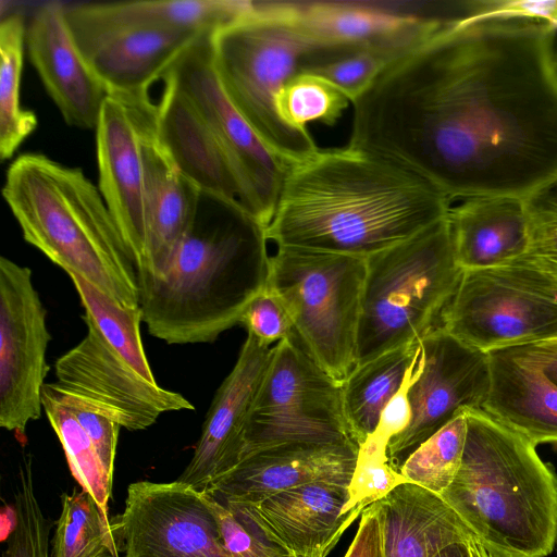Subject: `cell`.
I'll list each match as a JSON object with an SVG mask.
<instances>
[{
  "label": "cell",
  "instance_id": "19",
  "mask_svg": "<svg viewBox=\"0 0 557 557\" xmlns=\"http://www.w3.org/2000/svg\"><path fill=\"white\" fill-rule=\"evenodd\" d=\"M348 486L314 482L252 505L225 504L236 508L265 540L289 556L326 557L362 513L348 510Z\"/></svg>",
  "mask_w": 557,
  "mask_h": 557
},
{
  "label": "cell",
  "instance_id": "29",
  "mask_svg": "<svg viewBox=\"0 0 557 557\" xmlns=\"http://www.w3.org/2000/svg\"><path fill=\"white\" fill-rule=\"evenodd\" d=\"M419 350L420 343L387 351L357 366L343 382L344 414L359 447L375 433L384 408L410 377Z\"/></svg>",
  "mask_w": 557,
  "mask_h": 557
},
{
  "label": "cell",
  "instance_id": "18",
  "mask_svg": "<svg viewBox=\"0 0 557 557\" xmlns=\"http://www.w3.org/2000/svg\"><path fill=\"white\" fill-rule=\"evenodd\" d=\"M272 352L273 347L247 335L235 366L213 397L178 482L206 494L240 463L249 414Z\"/></svg>",
  "mask_w": 557,
  "mask_h": 557
},
{
  "label": "cell",
  "instance_id": "32",
  "mask_svg": "<svg viewBox=\"0 0 557 557\" xmlns=\"http://www.w3.org/2000/svg\"><path fill=\"white\" fill-rule=\"evenodd\" d=\"M50 557H115L120 540L112 521L86 491L74 488L61 496Z\"/></svg>",
  "mask_w": 557,
  "mask_h": 557
},
{
  "label": "cell",
  "instance_id": "33",
  "mask_svg": "<svg viewBox=\"0 0 557 557\" xmlns=\"http://www.w3.org/2000/svg\"><path fill=\"white\" fill-rule=\"evenodd\" d=\"M466 437L467 418L462 408L407 457L400 474L407 482L441 496L459 470Z\"/></svg>",
  "mask_w": 557,
  "mask_h": 557
},
{
  "label": "cell",
  "instance_id": "15",
  "mask_svg": "<svg viewBox=\"0 0 557 557\" xmlns=\"http://www.w3.org/2000/svg\"><path fill=\"white\" fill-rule=\"evenodd\" d=\"M157 123L149 92H110L96 127L98 188L128 247L137 272L146 251L144 147Z\"/></svg>",
  "mask_w": 557,
  "mask_h": 557
},
{
  "label": "cell",
  "instance_id": "24",
  "mask_svg": "<svg viewBox=\"0 0 557 557\" xmlns=\"http://www.w3.org/2000/svg\"><path fill=\"white\" fill-rule=\"evenodd\" d=\"M157 103V134L176 168L200 189L242 201L236 170L214 132L165 75ZM242 205V203H240Z\"/></svg>",
  "mask_w": 557,
  "mask_h": 557
},
{
  "label": "cell",
  "instance_id": "41",
  "mask_svg": "<svg viewBox=\"0 0 557 557\" xmlns=\"http://www.w3.org/2000/svg\"><path fill=\"white\" fill-rule=\"evenodd\" d=\"M209 498L214 509L222 542L231 557H292L265 540L236 508L210 496Z\"/></svg>",
  "mask_w": 557,
  "mask_h": 557
},
{
  "label": "cell",
  "instance_id": "4",
  "mask_svg": "<svg viewBox=\"0 0 557 557\" xmlns=\"http://www.w3.org/2000/svg\"><path fill=\"white\" fill-rule=\"evenodd\" d=\"M459 470L441 497L500 557H546L557 542V474L524 436L482 408H463Z\"/></svg>",
  "mask_w": 557,
  "mask_h": 557
},
{
  "label": "cell",
  "instance_id": "30",
  "mask_svg": "<svg viewBox=\"0 0 557 557\" xmlns=\"http://www.w3.org/2000/svg\"><path fill=\"white\" fill-rule=\"evenodd\" d=\"M26 23L21 13L0 23V157L11 158L36 129L37 116L21 107L20 87L26 45Z\"/></svg>",
  "mask_w": 557,
  "mask_h": 557
},
{
  "label": "cell",
  "instance_id": "1",
  "mask_svg": "<svg viewBox=\"0 0 557 557\" xmlns=\"http://www.w3.org/2000/svg\"><path fill=\"white\" fill-rule=\"evenodd\" d=\"M550 24L450 25L391 62L352 103L348 145L387 158L451 201L529 199L557 183Z\"/></svg>",
  "mask_w": 557,
  "mask_h": 557
},
{
  "label": "cell",
  "instance_id": "36",
  "mask_svg": "<svg viewBox=\"0 0 557 557\" xmlns=\"http://www.w3.org/2000/svg\"><path fill=\"white\" fill-rule=\"evenodd\" d=\"M395 59L389 52L373 48L325 49L309 57L300 72L322 76L352 102Z\"/></svg>",
  "mask_w": 557,
  "mask_h": 557
},
{
  "label": "cell",
  "instance_id": "35",
  "mask_svg": "<svg viewBox=\"0 0 557 557\" xmlns=\"http://www.w3.org/2000/svg\"><path fill=\"white\" fill-rule=\"evenodd\" d=\"M349 98L320 75L299 72L280 90L275 109L278 117L289 127L309 131L311 122L333 126L348 108Z\"/></svg>",
  "mask_w": 557,
  "mask_h": 557
},
{
  "label": "cell",
  "instance_id": "26",
  "mask_svg": "<svg viewBox=\"0 0 557 557\" xmlns=\"http://www.w3.org/2000/svg\"><path fill=\"white\" fill-rule=\"evenodd\" d=\"M146 163V251L138 284L160 274L187 231L197 209L200 188L175 165L157 134H148Z\"/></svg>",
  "mask_w": 557,
  "mask_h": 557
},
{
  "label": "cell",
  "instance_id": "22",
  "mask_svg": "<svg viewBox=\"0 0 557 557\" xmlns=\"http://www.w3.org/2000/svg\"><path fill=\"white\" fill-rule=\"evenodd\" d=\"M96 75L110 92L144 94L163 78L178 57L201 37L193 30L119 28L72 34Z\"/></svg>",
  "mask_w": 557,
  "mask_h": 557
},
{
  "label": "cell",
  "instance_id": "7",
  "mask_svg": "<svg viewBox=\"0 0 557 557\" xmlns=\"http://www.w3.org/2000/svg\"><path fill=\"white\" fill-rule=\"evenodd\" d=\"M366 265L357 366L418 344L438 327L463 273L447 216L366 258Z\"/></svg>",
  "mask_w": 557,
  "mask_h": 557
},
{
  "label": "cell",
  "instance_id": "43",
  "mask_svg": "<svg viewBox=\"0 0 557 557\" xmlns=\"http://www.w3.org/2000/svg\"><path fill=\"white\" fill-rule=\"evenodd\" d=\"M344 557H386L383 513L379 503L367 507Z\"/></svg>",
  "mask_w": 557,
  "mask_h": 557
},
{
  "label": "cell",
  "instance_id": "3",
  "mask_svg": "<svg viewBox=\"0 0 557 557\" xmlns=\"http://www.w3.org/2000/svg\"><path fill=\"white\" fill-rule=\"evenodd\" d=\"M265 227L237 200L200 189L195 215L163 271L141 283L148 332L166 344L213 343L265 289Z\"/></svg>",
  "mask_w": 557,
  "mask_h": 557
},
{
  "label": "cell",
  "instance_id": "45",
  "mask_svg": "<svg viewBox=\"0 0 557 557\" xmlns=\"http://www.w3.org/2000/svg\"><path fill=\"white\" fill-rule=\"evenodd\" d=\"M491 16H522L544 20L557 25V0H494Z\"/></svg>",
  "mask_w": 557,
  "mask_h": 557
},
{
  "label": "cell",
  "instance_id": "49",
  "mask_svg": "<svg viewBox=\"0 0 557 557\" xmlns=\"http://www.w3.org/2000/svg\"><path fill=\"white\" fill-rule=\"evenodd\" d=\"M547 47L553 65H557V25L549 26Z\"/></svg>",
  "mask_w": 557,
  "mask_h": 557
},
{
  "label": "cell",
  "instance_id": "39",
  "mask_svg": "<svg viewBox=\"0 0 557 557\" xmlns=\"http://www.w3.org/2000/svg\"><path fill=\"white\" fill-rule=\"evenodd\" d=\"M530 244L512 261L542 274L557 286V185L527 199Z\"/></svg>",
  "mask_w": 557,
  "mask_h": 557
},
{
  "label": "cell",
  "instance_id": "25",
  "mask_svg": "<svg viewBox=\"0 0 557 557\" xmlns=\"http://www.w3.org/2000/svg\"><path fill=\"white\" fill-rule=\"evenodd\" d=\"M460 268L480 270L522 257L530 244L527 199L476 196L450 206L447 214Z\"/></svg>",
  "mask_w": 557,
  "mask_h": 557
},
{
  "label": "cell",
  "instance_id": "38",
  "mask_svg": "<svg viewBox=\"0 0 557 557\" xmlns=\"http://www.w3.org/2000/svg\"><path fill=\"white\" fill-rule=\"evenodd\" d=\"M387 443L370 436L358 451L355 470L348 485V510L362 512L407 481L393 468L387 456Z\"/></svg>",
  "mask_w": 557,
  "mask_h": 557
},
{
  "label": "cell",
  "instance_id": "21",
  "mask_svg": "<svg viewBox=\"0 0 557 557\" xmlns=\"http://www.w3.org/2000/svg\"><path fill=\"white\" fill-rule=\"evenodd\" d=\"M358 451L354 443H293L270 447L247 456L206 494L224 503L252 505L307 483L348 486Z\"/></svg>",
  "mask_w": 557,
  "mask_h": 557
},
{
  "label": "cell",
  "instance_id": "20",
  "mask_svg": "<svg viewBox=\"0 0 557 557\" xmlns=\"http://www.w3.org/2000/svg\"><path fill=\"white\" fill-rule=\"evenodd\" d=\"M26 47L44 87L67 125L96 129L110 91L78 49L65 4L47 2L26 25Z\"/></svg>",
  "mask_w": 557,
  "mask_h": 557
},
{
  "label": "cell",
  "instance_id": "42",
  "mask_svg": "<svg viewBox=\"0 0 557 557\" xmlns=\"http://www.w3.org/2000/svg\"><path fill=\"white\" fill-rule=\"evenodd\" d=\"M238 323L265 346L296 335L284 305L268 287L248 304Z\"/></svg>",
  "mask_w": 557,
  "mask_h": 557
},
{
  "label": "cell",
  "instance_id": "40",
  "mask_svg": "<svg viewBox=\"0 0 557 557\" xmlns=\"http://www.w3.org/2000/svg\"><path fill=\"white\" fill-rule=\"evenodd\" d=\"M42 395L67 408L75 416L91 440L107 474L113 480L115 451L121 425L109 416L91 408L77 397L65 393L54 382L45 383Z\"/></svg>",
  "mask_w": 557,
  "mask_h": 557
},
{
  "label": "cell",
  "instance_id": "11",
  "mask_svg": "<svg viewBox=\"0 0 557 557\" xmlns=\"http://www.w3.org/2000/svg\"><path fill=\"white\" fill-rule=\"evenodd\" d=\"M322 50L373 48L396 59L440 30L471 18L474 1H282Z\"/></svg>",
  "mask_w": 557,
  "mask_h": 557
},
{
  "label": "cell",
  "instance_id": "34",
  "mask_svg": "<svg viewBox=\"0 0 557 557\" xmlns=\"http://www.w3.org/2000/svg\"><path fill=\"white\" fill-rule=\"evenodd\" d=\"M42 409L55 432L70 470L82 490L108 511L113 480L107 474L99 455L75 416L65 407L41 395Z\"/></svg>",
  "mask_w": 557,
  "mask_h": 557
},
{
  "label": "cell",
  "instance_id": "51",
  "mask_svg": "<svg viewBox=\"0 0 557 557\" xmlns=\"http://www.w3.org/2000/svg\"><path fill=\"white\" fill-rule=\"evenodd\" d=\"M556 185H557V183H556Z\"/></svg>",
  "mask_w": 557,
  "mask_h": 557
},
{
  "label": "cell",
  "instance_id": "23",
  "mask_svg": "<svg viewBox=\"0 0 557 557\" xmlns=\"http://www.w3.org/2000/svg\"><path fill=\"white\" fill-rule=\"evenodd\" d=\"M482 409L533 445L557 443V384L524 346L488 352Z\"/></svg>",
  "mask_w": 557,
  "mask_h": 557
},
{
  "label": "cell",
  "instance_id": "14",
  "mask_svg": "<svg viewBox=\"0 0 557 557\" xmlns=\"http://www.w3.org/2000/svg\"><path fill=\"white\" fill-rule=\"evenodd\" d=\"M51 335L32 270L0 257V426L24 436L42 413Z\"/></svg>",
  "mask_w": 557,
  "mask_h": 557
},
{
  "label": "cell",
  "instance_id": "2",
  "mask_svg": "<svg viewBox=\"0 0 557 557\" xmlns=\"http://www.w3.org/2000/svg\"><path fill=\"white\" fill-rule=\"evenodd\" d=\"M451 200L380 154L318 149L287 169L267 226L277 247L368 258L447 216Z\"/></svg>",
  "mask_w": 557,
  "mask_h": 557
},
{
  "label": "cell",
  "instance_id": "12",
  "mask_svg": "<svg viewBox=\"0 0 557 557\" xmlns=\"http://www.w3.org/2000/svg\"><path fill=\"white\" fill-rule=\"evenodd\" d=\"M212 34L186 49L165 75L188 97L214 132L236 170L243 193L242 206L267 228L288 165L261 140L228 99L213 66Z\"/></svg>",
  "mask_w": 557,
  "mask_h": 557
},
{
  "label": "cell",
  "instance_id": "13",
  "mask_svg": "<svg viewBox=\"0 0 557 557\" xmlns=\"http://www.w3.org/2000/svg\"><path fill=\"white\" fill-rule=\"evenodd\" d=\"M490 381L487 354L463 344L441 326L429 333L420 342L407 385L410 421L388 442L393 468L399 471L407 457L462 408H482Z\"/></svg>",
  "mask_w": 557,
  "mask_h": 557
},
{
  "label": "cell",
  "instance_id": "48",
  "mask_svg": "<svg viewBox=\"0 0 557 557\" xmlns=\"http://www.w3.org/2000/svg\"><path fill=\"white\" fill-rule=\"evenodd\" d=\"M467 542L453 544L443 549L436 557H470Z\"/></svg>",
  "mask_w": 557,
  "mask_h": 557
},
{
  "label": "cell",
  "instance_id": "28",
  "mask_svg": "<svg viewBox=\"0 0 557 557\" xmlns=\"http://www.w3.org/2000/svg\"><path fill=\"white\" fill-rule=\"evenodd\" d=\"M379 505L386 557H436L472 532L437 494L413 483L396 486Z\"/></svg>",
  "mask_w": 557,
  "mask_h": 557
},
{
  "label": "cell",
  "instance_id": "27",
  "mask_svg": "<svg viewBox=\"0 0 557 557\" xmlns=\"http://www.w3.org/2000/svg\"><path fill=\"white\" fill-rule=\"evenodd\" d=\"M246 0L121 1L65 4L72 34L163 28L212 34L251 11Z\"/></svg>",
  "mask_w": 557,
  "mask_h": 557
},
{
  "label": "cell",
  "instance_id": "37",
  "mask_svg": "<svg viewBox=\"0 0 557 557\" xmlns=\"http://www.w3.org/2000/svg\"><path fill=\"white\" fill-rule=\"evenodd\" d=\"M14 495V521L2 557H50L52 528L38 503L30 462L21 466Z\"/></svg>",
  "mask_w": 557,
  "mask_h": 557
},
{
  "label": "cell",
  "instance_id": "10",
  "mask_svg": "<svg viewBox=\"0 0 557 557\" xmlns=\"http://www.w3.org/2000/svg\"><path fill=\"white\" fill-rule=\"evenodd\" d=\"M293 443L356 444L344 414L342 384L296 335L273 347L249 414L243 459Z\"/></svg>",
  "mask_w": 557,
  "mask_h": 557
},
{
  "label": "cell",
  "instance_id": "9",
  "mask_svg": "<svg viewBox=\"0 0 557 557\" xmlns=\"http://www.w3.org/2000/svg\"><path fill=\"white\" fill-rule=\"evenodd\" d=\"M440 326L485 354L557 338V286L520 263L466 270Z\"/></svg>",
  "mask_w": 557,
  "mask_h": 557
},
{
  "label": "cell",
  "instance_id": "5",
  "mask_svg": "<svg viewBox=\"0 0 557 557\" xmlns=\"http://www.w3.org/2000/svg\"><path fill=\"white\" fill-rule=\"evenodd\" d=\"M2 196L25 242L126 307H139L137 269L98 188L79 168L20 154Z\"/></svg>",
  "mask_w": 557,
  "mask_h": 557
},
{
  "label": "cell",
  "instance_id": "50",
  "mask_svg": "<svg viewBox=\"0 0 557 557\" xmlns=\"http://www.w3.org/2000/svg\"><path fill=\"white\" fill-rule=\"evenodd\" d=\"M554 66V72H555V75H556V78H557V65H553Z\"/></svg>",
  "mask_w": 557,
  "mask_h": 557
},
{
  "label": "cell",
  "instance_id": "8",
  "mask_svg": "<svg viewBox=\"0 0 557 557\" xmlns=\"http://www.w3.org/2000/svg\"><path fill=\"white\" fill-rule=\"evenodd\" d=\"M366 259L277 247L267 287L284 305L309 355L339 384L357 367Z\"/></svg>",
  "mask_w": 557,
  "mask_h": 557
},
{
  "label": "cell",
  "instance_id": "6",
  "mask_svg": "<svg viewBox=\"0 0 557 557\" xmlns=\"http://www.w3.org/2000/svg\"><path fill=\"white\" fill-rule=\"evenodd\" d=\"M212 62L228 99L261 140L287 165L319 148L309 131L286 125L275 100L306 60L322 50L290 17L282 1L253 8L210 37Z\"/></svg>",
  "mask_w": 557,
  "mask_h": 557
},
{
  "label": "cell",
  "instance_id": "46",
  "mask_svg": "<svg viewBox=\"0 0 557 557\" xmlns=\"http://www.w3.org/2000/svg\"><path fill=\"white\" fill-rule=\"evenodd\" d=\"M525 347L542 366L546 375L557 384V338Z\"/></svg>",
  "mask_w": 557,
  "mask_h": 557
},
{
  "label": "cell",
  "instance_id": "31",
  "mask_svg": "<svg viewBox=\"0 0 557 557\" xmlns=\"http://www.w3.org/2000/svg\"><path fill=\"white\" fill-rule=\"evenodd\" d=\"M67 275L79 296L85 323L94 326L116 355L139 375L157 383L143 347L140 307H126L81 275L74 272Z\"/></svg>",
  "mask_w": 557,
  "mask_h": 557
},
{
  "label": "cell",
  "instance_id": "16",
  "mask_svg": "<svg viewBox=\"0 0 557 557\" xmlns=\"http://www.w3.org/2000/svg\"><path fill=\"white\" fill-rule=\"evenodd\" d=\"M115 521L125 557H231L209 496L177 480L129 484Z\"/></svg>",
  "mask_w": 557,
  "mask_h": 557
},
{
  "label": "cell",
  "instance_id": "47",
  "mask_svg": "<svg viewBox=\"0 0 557 557\" xmlns=\"http://www.w3.org/2000/svg\"><path fill=\"white\" fill-rule=\"evenodd\" d=\"M467 544L470 552V557H500L485 547L473 533L468 540Z\"/></svg>",
  "mask_w": 557,
  "mask_h": 557
},
{
  "label": "cell",
  "instance_id": "17",
  "mask_svg": "<svg viewBox=\"0 0 557 557\" xmlns=\"http://www.w3.org/2000/svg\"><path fill=\"white\" fill-rule=\"evenodd\" d=\"M85 337L59 357L57 386L109 416L128 431H141L166 412L194 410L182 394L139 375L90 324Z\"/></svg>",
  "mask_w": 557,
  "mask_h": 557
},
{
  "label": "cell",
  "instance_id": "44",
  "mask_svg": "<svg viewBox=\"0 0 557 557\" xmlns=\"http://www.w3.org/2000/svg\"><path fill=\"white\" fill-rule=\"evenodd\" d=\"M410 377L384 408L379 426L374 433V435L387 444L391 438L403 432L410 421L411 410L407 398V385Z\"/></svg>",
  "mask_w": 557,
  "mask_h": 557
}]
</instances>
